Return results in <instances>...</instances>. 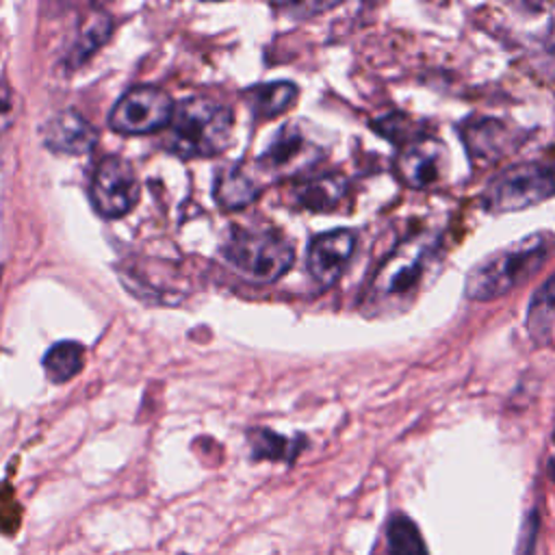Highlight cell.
<instances>
[{
  "label": "cell",
  "mask_w": 555,
  "mask_h": 555,
  "mask_svg": "<svg viewBox=\"0 0 555 555\" xmlns=\"http://www.w3.org/2000/svg\"><path fill=\"white\" fill-rule=\"evenodd\" d=\"M436 249L434 232H416L401 241L373 273L364 293V310L369 314L403 310L414 299Z\"/></svg>",
  "instance_id": "obj_1"
},
{
  "label": "cell",
  "mask_w": 555,
  "mask_h": 555,
  "mask_svg": "<svg viewBox=\"0 0 555 555\" xmlns=\"http://www.w3.org/2000/svg\"><path fill=\"white\" fill-rule=\"evenodd\" d=\"M293 202L306 210L330 212L336 210L347 197V180L338 173H325L299 180L293 191Z\"/></svg>",
  "instance_id": "obj_12"
},
{
  "label": "cell",
  "mask_w": 555,
  "mask_h": 555,
  "mask_svg": "<svg viewBox=\"0 0 555 555\" xmlns=\"http://www.w3.org/2000/svg\"><path fill=\"white\" fill-rule=\"evenodd\" d=\"M173 100L158 87H132L113 106L108 126L119 134H150L169 126Z\"/></svg>",
  "instance_id": "obj_6"
},
{
  "label": "cell",
  "mask_w": 555,
  "mask_h": 555,
  "mask_svg": "<svg viewBox=\"0 0 555 555\" xmlns=\"http://www.w3.org/2000/svg\"><path fill=\"white\" fill-rule=\"evenodd\" d=\"M232 111L208 98H189L176 104L165 128V147L180 158H208L221 154L232 141Z\"/></svg>",
  "instance_id": "obj_3"
},
{
  "label": "cell",
  "mask_w": 555,
  "mask_h": 555,
  "mask_svg": "<svg viewBox=\"0 0 555 555\" xmlns=\"http://www.w3.org/2000/svg\"><path fill=\"white\" fill-rule=\"evenodd\" d=\"M460 134L466 143L470 158L481 165L499 160L518 143V134L499 119H466L460 128Z\"/></svg>",
  "instance_id": "obj_10"
},
{
  "label": "cell",
  "mask_w": 555,
  "mask_h": 555,
  "mask_svg": "<svg viewBox=\"0 0 555 555\" xmlns=\"http://www.w3.org/2000/svg\"><path fill=\"white\" fill-rule=\"evenodd\" d=\"M535 535H538V516L529 514L525 525H522V531H520L516 555H533V551H535Z\"/></svg>",
  "instance_id": "obj_21"
},
{
  "label": "cell",
  "mask_w": 555,
  "mask_h": 555,
  "mask_svg": "<svg viewBox=\"0 0 555 555\" xmlns=\"http://www.w3.org/2000/svg\"><path fill=\"white\" fill-rule=\"evenodd\" d=\"M215 197L228 210H238L258 197V186L247 171H243L241 167H232L217 180Z\"/></svg>",
  "instance_id": "obj_16"
},
{
  "label": "cell",
  "mask_w": 555,
  "mask_h": 555,
  "mask_svg": "<svg viewBox=\"0 0 555 555\" xmlns=\"http://www.w3.org/2000/svg\"><path fill=\"white\" fill-rule=\"evenodd\" d=\"M449 167L447 145L436 137H418L401 145L395 169L410 189H431L442 182Z\"/></svg>",
  "instance_id": "obj_8"
},
{
  "label": "cell",
  "mask_w": 555,
  "mask_h": 555,
  "mask_svg": "<svg viewBox=\"0 0 555 555\" xmlns=\"http://www.w3.org/2000/svg\"><path fill=\"white\" fill-rule=\"evenodd\" d=\"M11 124V100L7 93H0V132H4Z\"/></svg>",
  "instance_id": "obj_22"
},
{
  "label": "cell",
  "mask_w": 555,
  "mask_h": 555,
  "mask_svg": "<svg viewBox=\"0 0 555 555\" xmlns=\"http://www.w3.org/2000/svg\"><path fill=\"white\" fill-rule=\"evenodd\" d=\"M555 195V160H525L503 169L483 191L490 212H512Z\"/></svg>",
  "instance_id": "obj_5"
},
{
  "label": "cell",
  "mask_w": 555,
  "mask_h": 555,
  "mask_svg": "<svg viewBox=\"0 0 555 555\" xmlns=\"http://www.w3.org/2000/svg\"><path fill=\"white\" fill-rule=\"evenodd\" d=\"M251 447H254V457H269V460H284L288 457V440L280 438L273 431L258 429L249 434Z\"/></svg>",
  "instance_id": "obj_20"
},
{
  "label": "cell",
  "mask_w": 555,
  "mask_h": 555,
  "mask_svg": "<svg viewBox=\"0 0 555 555\" xmlns=\"http://www.w3.org/2000/svg\"><path fill=\"white\" fill-rule=\"evenodd\" d=\"M89 195L102 217L117 219L128 215L141 195L139 178L132 165L121 156H106L100 160L91 178Z\"/></svg>",
  "instance_id": "obj_7"
},
{
  "label": "cell",
  "mask_w": 555,
  "mask_h": 555,
  "mask_svg": "<svg viewBox=\"0 0 555 555\" xmlns=\"http://www.w3.org/2000/svg\"><path fill=\"white\" fill-rule=\"evenodd\" d=\"M82 356H85L82 345L74 340H63L50 347V351L43 358V371L48 379L54 384H63L72 379L82 366Z\"/></svg>",
  "instance_id": "obj_17"
},
{
  "label": "cell",
  "mask_w": 555,
  "mask_h": 555,
  "mask_svg": "<svg viewBox=\"0 0 555 555\" xmlns=\"http://www.w3.org/2000/svg\"><path fill=\"white\" fill-rule=\"evenodd\" d=\"M43 141L52 152L78 156L87 154L95 145L98 132L80 113L65 108L48 119L43 128Z\"/></svg>",
  "instance_id": "obj_11"
},
{
  "label": "cell",
  "mask_w": 555,
  "mask_h": 555,
  "mask_svg": "<svg viewBox=\"0 0 555 555\" xmlns=\"http://www.w3.org/2000/svg\"><path fill=\"white\" fill-rule=\"evenodd\" d=\"M297 87L293 82L286 80H275V82H267V85H256L247 91L249 98V108L258 119H267V117H278L284 111H288L293 106V102L297 100Z\"/></svg>",
  "instance_id": "obj_13"
},
{
  "label": "cell",
  "mask_w": 555,
  "mask_h": 555,
  "mask_svg": "<svg viewBox=\"0 0 555 555\" xmlns=\"http://www.w3.org/2000/svg\"><path fill=\"white\" fill-rule=\"evenodd\" d=\"M310 145L304 141L301 132L295 126H284L275 139L271 141V145L267 147V152H262L260 163L267 169L273 171H284L288 167H293L299 160H306V150Z\"/></svg>",
  "instance_id": "obj_14"
},
{
  "label": "cell",
  "mask_w": 555,
  "mask_h": 555,
  "mask_svg": "<svg viewBox=\"0 0 555 555\" xmlns=\"http://www.w3.org/2000/svg\"><path fill=\"white\" fill-rule=\"evenodd\" d=\"M388 555H429L416 522L405 514H395L388 522Z\"/></svg>",
  "instance_id": "obj_19"
},
{
  "label": "cell",
  "mask_w": 555,
  "mask_h": 555,
  "mask_svg": "<svg viewBox=\"0 0 555 555\" xmlns=\"http://www.w3.org/2000/svg\"><path fill=\"white\" fill-rule=\"evenodd\" d=\"M555 249V234L533 232L477 262L466 273L464 293L468 299L486 301L509 293L514 286L531 278L551 251Z\"/></svg>",
  "instance_id": "obj_2"
},
{
  "label": "cell",
  "mask_w": 555,
  "mask_h": 555,
  "mask_svg": "<svg viewBox=\"0 0 555 555\" xmlns=\"http://www.w3.org/2000/svg\"><path fill=\"white\" fill-rule=\"evenodd\" d=\"M225 264L247 282L269 284L284 275L293 260V245L273 230L241 228L221 247Z\"/></svg>",
  "instance_id": "obj_4"
},
{
  "label": "cell",
  "mask_w": 555,
  "mask_h": 555,
  "mask_svg": "<svg viewBox=\"0 0 555 555\" xmlns=\"http://www.w3.org/2000/svg\"><path fill=\"white\" fill-rule=\"evenodd\" d=\"M111 33V17L104 11H93L78 28L76 43L72 48V63H85L106 39Z\"/></svg>",
  "instance_id": "obj_18"
},
{
  "label": "cell",
  "mask_w": 555,
  "mask_h": 555,
  "mask_svg": "<svg viewBox=\"0 0 555 555\" xmlns=\"http://www.w3.org/2000/svg\"><path fill=\"white\" fill-rule=\"evenodd\" d=\"M356 249L351 230H330L312 238L308 247V271L321 288L332 286L345 271Z\"/></svg>",
  "instance_id": "obj_9"
},
{
  "label": "cell",
  "mask_w": 555,
  "mask_h": 555,
  "mask_svg": "<svg viewBox=\"0 0 555 555\" xmlns=\"http://www.w3.org/2000/svg\"><path fill=\"white\" fill-rule=\"evenodd\" d=\"M527 327L535 343H544L555 327V273L535 291L529 314H527Z\"/></svg>",
  "instance_id": "obj_15"
}]
</instances>
